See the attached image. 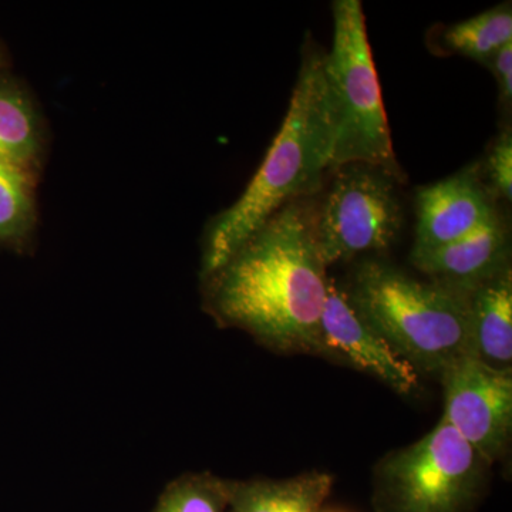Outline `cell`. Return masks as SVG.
<instances>
[{
  "label": "cell",
  "mask_w": 512,
  "mask_h": 512,
  "mask_svg": "<svg viewBox=\"0 0 512 512\" xmlns=\"http://www.w3.org/2000/svg\"><path fill=\"white\" fill-rule=\"evenodd\" d=\"M484 470L483 458L441 419L380 461L373 504L377 512H466L480 494Z\"/></svg>",
  "instance_id": "5b68a950"
},
{
  "label": "cell",
  "mask_w": 512,
  "mask_h": 512,
  "mask_svg": "<svg viewBox=\"0 0 512 512\" xmlns=\"http://www.w3.org/2000/svg\"><path fill=\"white\" fill-rule=\"evenodd\" d=\"M325 512H339V511H325Z\"/></svg>",
  "instance_id": "d6986e66"
},
{
  "label": "cell",
  "mask_w": 512,
  "mask_h": 512,
  "mask_svg": "<svg viewBox=\"0 0 512 512\" xmlns=\"http://www.w3.org/2000/svg\"><path fill=\"white\" fill-rule=\"evenodd\" d=\"M153 512H229V480L187 473L165 485Z\"/></svg>",
  "instance_id": "2e32d148"
},
{
  "label": "cell",
  "mask_w": 512,
  "mask_h": 512,
  "mask_svg": "<svg viewBox=\"0 0 512 512\" xmlns=\"http://www.w3.org/2000/svg\"><path fill=\"white\" fill-rule=\"evenodd\" d=\"M487 66L490 67L495 80H497L501 104L505 110H510L512 103V42L498 50L491 57Z\"/></svg>",
  "instance_id": "ac0fdd59"
},
{
  "label": "cell",
  "mask_w": 512,
  "mask_h": 512,
  "mask_svg": "<svg viewBox=\"0 0 512 512\" xmlns=\"http://www.w3.org/2000/svg\"><path fill=\"white\" fill-rule=\"evenodd\" d=\"M336 174L322 204L315 205V239L326 266L394 244L403 225L397 184L382 168L346 164Z\"/></svg>",
  "instance_id": "8992f818"
},
{
  "label": "cell",
  "mask_w": 512,
  "mask_h": 512,
  "mask_svg": "<svg viewBox=\"0 0 512 512\" xmlns=\"http://www.w3.org/2000/svg\"><path fill=\"white\" fill-rule=\"evenodd\" d=\"M309 200L286 204L201 279L205 309L218 325L244 330L276 352L320 355L329 278Z\"/></svg>",
  "instance_id": "6da1fadb"
},
{
  "label": "cell",
  "mask_w": 512,
  "mask_h": 512,
  "mask_svg": "<svg viewBox=\"0 0 512 512\" xmlns=\"http://www.w3.org/2000/svg\"><path fill=\"white\" fill-rule=\"evenodd\" d=\"M42 133L32 101L15 84L0 83V161L33 168Z\"/></svg>",
  "instance_id": "4fadbf2b"
},
{
  "label": "cell",
  "mask_w": 512,
  "mask_h": 512,
  "mask_svg": "<svg viewBox=\"0 0 512 512\" xmlns=\"http://www.w3.org/2000/svg\"><path fill=\"white\" fill-rule=\"evenodd\" d=\"M36 222L32 168L0 161V242L25 245Z\"/></svg>",
  "instance_id": "9a60e30c"
},
{
  "label": "cell",
  "mask_w": 512,
  "mask_h": 512,
  "mask_svg": "<svg viewBox=\"0 0 512 512\" xmlns=\"http://www.w3.org/2000/svg\"><path fill=\"white\" fill-rule=\"evenodd\" d=\"M471 353L490 366L512 362V271L504 269L468 292Z\"/></svg>",
  "instance_id": "8fae6325"
},
{
  "label": "cell",
  "mask_w": 512,
  "mask_h": 512,
  "mask_svg": "<svg viewBox=\"0 0 512 512\" xmlns=\"http://www.w3.org/2000/svg\"><path fill=\"white\" fill-rule=\"evenodd\" d=\"M332 12V49L322 56L323 89L332 127L330 168L375 165L404 183L406 177L394 154L362 2L336 0Z\"/></svg>",
  "instance_id": "277c9868"
},
{
  "label": "cell",
  "mask_w": 512,
  "mask_h": 512,
  "mask_svg": "<svg viewBox=\"0 0 512 512\" xmlns=\"http://www.w3.org/2000/svg\"><path fill=\"white\" fill-rule=\"evenodd\" d=\"M510 229L503 215L453 244L410 256L419 271L431 281L453 286L460 291L483 284L487 279L510 268Z\"/></svg>",
  "instance_id": "30bf717a"
},
{
  "label": "cell",
  "mask_w": 512,
  "mask_h": 512,
  "mask_svg": "<svg viewBox=\"0 0 512 512\" xmlns=\"http://www.w3.org/2000/svg\"><path fill=\"white\" fill-rule=\"evenodd\" d=\"M333 487L328 473L286 480H229V512H325Z\"/></svg>",
  "instance_id": "7c38bea8"
},
{
  "label": "cell",
  "mask_w": 512,
  "mask_h": 512,
  "mask_svg": "<svg viewBox=\"0 0 512 512\" xmlns=\"http://www.w3.org/2000/svg\"><path fill=\"white\" fill-rule=\"evenodd\" d=\"M512 40L511 3L495 6L446 28L441 43L450 53L466 56L481 64L490 62L491 57Z\"/></svg>",
  "instance_id": "5bb4252c"
},
{
  "label": "cell",
  "mask_w": 512,
  "mask_h": 512,
  "mask_svg": "<svg viewBox=\"0 0 512 512\" xmlns=\"http://www.w3.org/2000/svg\"><path fill=\"white\" fill-rule=\"evenodd\" d=\"M488 178L487 187L495 200L501 198L511 201L512 198V131L505 127L500 136L495 138L484 165Z\"/></svg>",
  "instance_id": "e0dca14e"
},
{
  "label": "cell",
  "mask_w": 512,
  "mask_h": 512,
  "mask_svg": "<svg viewBox=\"0 0 512 512\" xmlns=\"http://www.w3.org/2000/svg\"><path fill=\"white\" fill-rule=\"evenodd\" d=\"M320 355L342 360L402 396L419 387L417 370L367 325L350 303L348 293L332 278L320 318Z\"/></svg>",
  "instance_id": "ba28073f"
},
{
  "label": "cell",
  "mask_w": 512,
  "mask_h": 512,
  "mask_svg": "<svg viewBox=\"0 0 512 512\" xmlns=\"http://www.w3.org/2000/svg\"><path fill=\"white\" fill-rule=\"evenodd\" d=\"M443 419L477 451L485 464L504 456L512 430V373L473 355L440 375Z\"/></svg>",
  "instance_id": "52a82bcc"
},
{
  "label": "cell",
  "mask_w": 512,
  "mask_h": 512,
  "mask_svg": "<svg viewBox=\"0 0 512 512\" xmlns=\"http://www.w3.org/2000/svg\"><path fill=\"white\" fill-rule=\"evenodd\" d=\"M416 214V238L410 256L453 244L501 215L478 165L421 187L416 195Z\"/></svg>",
  "instance_id": "9c48e42d"
},
{
  "label": "cell",
  "mask_w": 512,
  "mask_h": 512,
  "mask_svg": "<svg viewBox=\"0 0 512 512\" xmlns=\"http://www.w3.org/2000/svg\"><path fill=\"white\" fill-rule=\"evenodd\" d=\"M322 56L305 50L281 130L237 202L212 218L202 244L201 279L289 202L322 190L332 157V127L322 79Z\"/></svg>",
  "instance_id": "7a4b0ae2"
},
{
  "label": "cell",
  "mask_w": 512,
  "mask_h": 512,
  "mask_svg": "<svg viewBox=\"0 0 512 512\" xmlns=\"http://www.w3.org/2000/svg\"><path fill=\"white\" fill-rule=\"evenodd\" d=\"M346 293L367 325L417 373L440 376L457 360L473 355L468 292L366 261Z\"/></svg>",
  "instance_id": "3957f363"
}]
</instances>
